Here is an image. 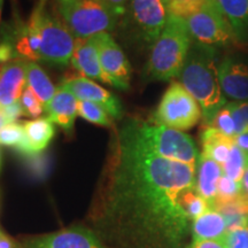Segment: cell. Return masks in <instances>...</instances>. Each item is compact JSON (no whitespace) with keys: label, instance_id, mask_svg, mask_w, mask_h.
<instances>
[{"label":"cell","instance_id":"cell-1","mask_svg":"<svg viewBox=\"0 0 248 248\" xmlns=\"http://www.w3.org/2000/svg\"><path fill=\"white\" fill-rule=\"evenodd\" d=\"M197 167L142 148L121 126L90 213L105 248H181L192 225L183 195L195 187Z\"/></svg>","mask_w":248,"mask_h":248},{"label":"cell","instance_id":"cell-2","mask_svg":"<svg viewBox=\"0 0 248 248\" xmlns=\"http://www.w3.org/2000/svg\"><path fill=\"white\" fill-rule=\"evenodd\" d=\"M217 49L192 43L178 78L200 105L204 126L212 125L219 110L228 104L218 79Z\"/></svg>","mask_w":248,"mask_h":248},{"label":"cell","instance_id":"cell-3","mask_svg":"<svg viewBox=\"0 0 248 248\" xmlns=\"http://www.w3.org/2000/svg\"><path fill=\"white\" fill-rule=\"evenodd\" d=\"M137 144L151 153L164 159L197 167L199 152L190 136L183 131L151 124L138 119H130L122 124Z\"/></svg>","mask_w":248,"mask_h":248},{"label":"cell","instance_id":"cell-4","mask_svg":"<svg viewBox=\"0 0 248 248\" xmlns=\"http://www.w3.org/2000/svg\"><path fill=\"white\" fill-rule=\"evenodd\" d=\"M192 40L186 20L168 16L160 37L152 46L146 68L148 78L170 80L178 77L187 58Z\"/></svg>","mask_w":248,"mask_h":248},{"label":"cell","instance_id":"cell-5","mask_svg":"<svg viewBox=\"0 0 248 248\" xmlns=\"http://www.w3.org/2000/svg\"><path fill=\"white\" fill-rule=\"evenodd\" d=\"M55 8L76 38L110 33L120 21L100 0H55Z\"/></svg>","mask_w":248,"mask_h":248},{"label":"cell","instance_id":"cell-6","mask_svg":"<svg viewBox=\"0 0 248 248\" xmlns=\"http://www.w3.org/2000/svg\"><path fill=\"white\" fill-rule=\"evenodd\" d=\"M48 0H39L33 9L40 32V60L55 66H67L73 57L76 37L63 22L57 8L49 11Z\"/></svg>","mask_w":248,"mask_h":248},{"label":"cell","instance_id":"cell-7","mask_svg":"<svg viewBox=\"0 0 248 248\" xmlns=\"http://www.w3.org/2000/svg\"><path fill=\"white\" fill-rule=\"evenodd\" d=\"M154 122L159 125L178 130H188L202 119L200 105L184 86L172 82L164 92L154 113Z\"/></svg>","mask_w":248,"mask_h":248},{"label":"cell","instance_id":"cell-8","mask_svg":"<svg viewBox=\"0 0 248 248\" xmlns=\"http://www.w3.org/2000/svg\"><path fill=\"white\" fill-rule=\"evenodd\" d=\"M186 22L192 39L198 44L216 49L243 45L216 0H213L206 8L187 18Z\"/></svg>","mask_w":248,"mask_h":248},{"label":"cell","instance_id":"cell-9","mask_svg":"<svg viewBox=\"0 0 248 248\" xmlns=\"http://www.w3.org/2000/svg\"><path fill=\"white\" fill-rule=\"evenodd\" d=\"M122 18L136 40L153 46L166 26L168 14L164 0H130Z\"/></svg>","mask_w":248,"mask_h":248},{"label":"cell","instance_id":"cell-10","mask_svg":"<svg viewBox=\"0 0 248 248\" xmlns=\"http://www.w3.org/2000/svg\"><path fill=\"white\" fill-rule=\"evenodd\" d=\"M93 39L97 46L102 69L113 80L114 88L128 90L132 70L122 48L108 32L93 36Z\"/></svg>","mask_w":248,"mask_h":248},{"label":"cell","instance_id":"cell-11","mask_svg":"<svg viewBox=\"0 0 248 248\" xmlns=\"http://www.w3.org/2000/svg\"><path fill=\"white\" fill-rule=\"evenodd\" d=\"M23 248H105L90 229L69 228L27 240Z\"/></svg>","mask_w":248,"mask_h":248},{"label":"cell","instance_id":"cell-12","mask_svg":"<svg viewBox=\"0 0 248 248\" xmlns=\"http://www.w3.org/2000/svg\"><path fill=\"white\" fill-rule=\"evenodd\" d=\"M77 98V100H86L100 105L110 117L119 120L123 115V107L116 95L98 85L86 77H71L61 84Z\"/></svg>","mask_w":248,"mask_h":248},{"label":"cell","instance_id":"cell-13","mask_svg":"<svg viewBox=\"0 0 248 248\" xmlns=\"http://www.w3.org/2000/svg\"><path fill=\"white\" fill-rule=\"evenodd\" d=\"M218 79L223 94L233 101H248V66L231 57L218 62Z\"/></svg>","mask_w":248,"mask_h":248},{"label":"cell","instance_id":"cell-14","mask_svg":"<svg viewBox=\"0 0 248 248\" xmlns=\"http://www.w3.org/2000/svg\"><path fill=\"white\" fill-rule=\"evenodd\" d=\"M28 61L22 59L0 64V107L5 108L21 100L27 84Z\"/></svg>","mask_w":248,"mask_h":248},{"label":"cell","instance_id":"cell-15","mask_svg":"<svg viewBox=\"0 0 248 248\" xmlns=\"http://www.w3.org/2000/svg\"><path fill=\"white\" fill-rule=\"evenodd\" d=\"M71 64L77 71L86 78L99 79L113 86V80L102 69L98 49L93 37L90 38H76L75 48H74Z\"/></svg>","mask_w":248,"mask_h":248},{"label":"cell","instance_id":"cell-16","mask_svg":"<svg viewBox=\"0 0 248 248\" xmlns=\"http://www.w3.org/2000/svg\"><path fill=\"white\" fill-rule=\"evenodd\" d=\"M77 104L78 100L75 95L60 85L52 100L45 106L47 119L60 126L66 133H71L76 116L78 115Z\"/></svg>","mask_w":248,"mask_h":248},{"label":"cell","instance_id":"cell-17","mask_svg":"<svg viewBox=\"0 0 248 248\" xmlns=\"http://www.w3.org/2000/svg\"><path fill=\"white\" fill-rule=\"evenodd\" d=\"M224 175L222 166L216 161L201 153L197 164V177L195 185L197 191L209 203L210 209L216 199L217 185L219 179Z\"/></svg>","mask_w":248,"mask_h":248},{"label":"cell","instance_id":"cell-18","mask_svg":"<svg viewBox=\"0 0 248 248\" xmlns=\"http://www.w3.org/2000/svg\"><path fill=\"white\" fill-rule=\"evenodd\" d=\"M191 232L193 241L221 240L228 235V226L224 216L214 209H209L203 215L192 222Z\"/></svg>","mask_w":248,"mask_h":248},{"label":"cell","instance_id":"cell-19","mask_svg":"<svg viewBox=\"0 0 248 248\" xmlns=\"http://www.w3.org/2000/svg\"><path fill=\"white\" fill-rule=\"evenodd\" d=\"M201 144H202L201 153L223 166L228 160L235 141L234 138L223 135L214 126H206L201 133Z\"/></svg>","mask_w":248,"mask_h":248},{"label":"cell","instance_id":"cell-20","mask_svg":"<svg viewBox=\"0 0 248 248\" xmlns=\"http://www.w3.org/2000/svg\"><path fill=\"white\" fill-rule=\"evenodd\" d=\"M243 45L248 42V0H216Z\"/></svg>","mask_w":248,"mask_h":248},{"label":"cell","instance_id":"cell-21","mask_svg":"<svg viewBox=\"0 0 248 248\" xmlns=\"http://www.w3.org/2000/svg\"><path fill=\"white\" fill-rule=\"evenodd\" d=\"M28 139V155H36L43 152L54 137V123L48 119H37L24 122Z\"/></svg>","mask_w":248,"mask_h":248},{"label":"cell","instance_id":"cell-22","mask_svg":"<svg viewBox=\"0 0 248 248\" xmlns=\"http://www.w3.org/2000/svg\"><path fill=\"white\" fill-rule=\"evenodd\" d=\"M27 84L35 92V94L44 105V108L54 97L57 89L46 75L44 70L36 62H28L27 64Z\"/></svg>","mask_w":248,"mask_h":248},{"label":"cell","instance_id":"cell-23","mask_svg":"<svg viewBox=\"0 0 248 248\" xmlns=\"http://www.w3.org/2000/svg\"><path fill=\"white\" fill-rule=\"evenodd\" d=\"M0 145L13 147L20 153L28 155V139L23 123L11 122L0 130Z\"/></svg>","mask_w":248,"mask_h":248},{"label":"cell","instance_id":"cell-24","mask_svg":"<svg viewBox=\"0 0 248 248\" xmlns=\"http://www.w3.org/2000/svg\"><path fill=\"white\" fill-rule=\"evenodd\" d=\"M213 0H164L168 16L187 20L206 8Z\"/></svg>","mask_w":248,"mask_h":248},{"label":"cell","instance_id":"cell-25","mask_svg":"<svg viewBox=\"0 0 248 248\" xmlns=\"http://www.w3.org/2000/svg\"><path fill=\"white\" fill-rule=\"evenodd\" d=\"M248 167V156L234 144L222 168L224 175L235 182H241Z\"/></svg>","mask_w":248,"mask_h":248},{"label":"cell","instance_id":"cell-26","mask_svg":"<svg viewBox=\"0 0 248 248\" xmlns=\"http://www.w3.org/2000/svg\"><path fill=\"white\" fill-rule=\"evenodd\" d=\"M77 107H78V115L88 122L105 126V128H111L113 125L110 115L100 105L91 101L78 100Z\"/></svg>","mask_w":248,"mask_h":248},{"label":"cell","instance_id":"cell-27","mask_svg":"<svg viewBox=\"0 0 248 248\" xmlns=\"http://www.w3.org/2000/svg\"><path fill=\"white\" fill-rule=\"evenodd\" d=\"M241 193H243V184H241V182H235L233 179L229 178L228 176L223 175L222 178L219 179L218 185H217V194L214 203L230 201Z\"/></svg>","mask_w":248,"mask_h":248},{"label":"cell","instance_id":"cell-28","mask_svg":"<svg viewBox=\"0 0 248 248\" xmlns=\"http://www.w3.org/2000/svg\"><path fill=\"white\" fill-rule=\"evenodd\" d=\"M216 128L218 131H221L223 135L228 136V137L234 138L237 136V130H235V123L232 116L231 110L229 107L225 106L217 113V115L214 119L212 125Z\"/></svg>","mask_w":248,"mask_h":248},{"label":"cell","instance_id":"cell-29","mask_svg":"<svg viewBox=\"0 0 248 248\" xmlns=\"http://www.w3.org/2000/svg\"><path fill=\"white\" fill-rule=\"evenodd\" d=\"M21 105L23 107L24 115L33 117V119L39 117L43 114V111L45 110L44 105L42 104V101L39 100L35 92L29 86L24 89L22 97H21Z\"/></svg>","mask_w":248,"mask_h":248},{"label":"cell","instance_id":"cell-30","mask_svg":"<svg viewBox=\"0 0 248 248\" xmlns=\"http://www.w3.org/2000/svg\"><path fill=\"white\" fill-rule=\"evenodd\" d=\"M226 106L233 116L237 136L248 130V101H231Z\"/></svg>","mask_w":248,"mask_h":248},{"label":"cell","instance_id":"cell-31","mask_svg":"<svg viewBox=\"0 0 248 248\" xmlns=\"http://www.w3.org/2000/svg\"><path fill=\"white\" fill-rule=\"evenodd\" d=\"M229 248H248V228H241L229 232L226 235Z\"/></svg>","mask_w":248,"mask_h":248},{"label":"cell","instance_id":"cell-32","mask_svg":"<svg viewBox=\"0 0 248 248\" xmlns=\"http://www.w3.org/2000/svg\"><path fill=\"white\" fill-rule=\"evenodd\" d=\"M100 1L120 20L125 13L130 0H100Z\"/></svg>","mask_w":248,"mask_h":248},{"label":"cell","instance_id":"cell-33","mask_svg":"<svg viewBox=\"0 0 248 248\" xmlns=\"http://www.w3.org/2000/svg\"><path fill=\"white\" fill-rule=\"evenodd\" d=\"M14 59L17 58L16 54H15L14 47L13 45H12V43L7 39L0 43V64L14 60Z\"/></svg>","mask_w":248,"mask_h":248},{"label":"cell","instance_id":"cell-34","mask_svg":"<svg viewBox=\"0 0 248 248\" xmlns=\"http://www.w3.org/2000/svg\"><path fill=\"white\" fill-rule=\"evenodd\" d=\"M186 248H229L225 239L221 240H198L193 241L190 246Z\"/></svg>","mask_w":248,"mask_h":248},{"label":"cell","instance_id":"cell-35","mask_svg":"<svg viewBox=\"0 0 248 248\" xmlns=\"http://www.w3.org/2000/svg\"><path fill=\"white\" fill-rule=\"evenodd\" d=\"M2 110H4L5 115L7 116L9 122H15V120H17L20 116L24 115V110L22 105H21V100L16 102V104L2 108Z\"/></svg>","mask_w":248,"mask_h":248},{"label":"cell","instance_id":"cell-36","mask_svg":"<svg viewBox=\"0 0 248 248\" xmlns=\"http://www.w3.org/2000/svg\"><path fill=\"white\" fill-rule=\"evenodd\" d=\"M234 141L237 144V146L248 156V130L235 136Z\"/></svg>","mask_w":248,"mask_h":248},{"label":"cell","instance_id":"cell-37","mask_svg":"<svg viewBox=\"0 0 248 248\" xmlns=\"http://www.w3.org/2000/svg\"><path fill=\"white\" fill-rule=\"evenodd\" d=\"M0 248H18V247H16V245L14 244V241H12L8 237H6V235L0 231Z\"/></svg>","mask_w":248,"mask_h":248},{"label":"cell","instance_id":"cell-38","mask_svg":"<svg viewBox=\"0 0 248 248\" xmlns=\"http://www.w3.org/2000/svg\"><path fill=\"white\" fill-rule=\"evenodd\" d=\"M241 184H243L244 193L248 197V167H247L246 171H245V175L243 177V181H241Z\"/></svg>","mask_w":248,"mask_h":248},{"label":"cell","instance_id":"cell-39","mask_svg":"<svg viewBox=\"0 0 248 248\" xmlns=\"http://www.w3.org/2000/svg\"><path fill=\"white\" fill-rule=\"evenodd\" d=\"M8 123H11V122H9V121H8L7 116L5 115V113H4V110H2V108L0 107V130L4 128L6 124H8Z\"/></svg>","mask_w":248,"mask_h":248},{"label":"cell","instance_id":"cell-40","mask_svg":"<svg viewBox=\"0 0 248 248\" xmlns=\"http://www.w3.org/2000/svg\"><path fill=\"white\" fill-rule=\"evenodd\" d=\"M2 4H4V0H0V18H1V9H2Z\"/></svg>","mask_w":248,"mask_h":248},{"label":"cell","instance_id":"cell-41","mask_svg":"<svg viewBox=\"0 0 248 248\" xmlns=\"http://www.w3.org/2000/svg\"><path fill=\"white\" fill-rule=\"evenodd\" d=\"M0 164H1V156H0Z\"/></svg>","mask_w":248,"mask_h":248},{"label":"cell","instance_id":"cell-42","mask_svg":"<svg viewBox=\"0 0 248 248\" xmlns=\"http://www.w3.org/2000/svg\"><path fill=\"white\" fill-rule=\"evenodd\" d=\"M18 248H21V247H18Z\"/></svg>","mask_w":248,"mask_h":248}]
</instances>
